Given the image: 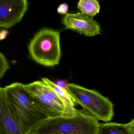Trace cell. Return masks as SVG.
<instances>
[{"label": "cell", "mask_w": 134, "mask_h": 134, "mask_svg": "<svg viewBox=\"0 0 134 134\" xmlns=\"http://www.w3.org/2000/svg\"><path fill=\"white\" fill-rule=\"evenodd\" d=\"M12 113L23 133L30 131L47 117L31 102L24 84L15 82L4 88Z\"/></svg>", "instance_id": "cell-1"}, {"label": "cell", "mask_w": 134, "mask_h": 134, "mask_svg": "<svg viewBox=\"0 0 134 134\" xmlns=\"http://www.w3.org/2000/svg\"><path fill=\"white\" fill-rule=\"evenodd\" d=\"M99 123L86 111L78 110L76 116L47 118L28 134H96Z\"/></svg>", "instance_id": "cell-2"}, {"label": "cell", "mask_w": 134, "mask_h": 134, "mask_svg": "<svg viewBox=\"0 0 134 134\" xmlns=\"http://www.w3.org/2000/svg\"><path fill=\"white\" fill-rule=\"evenodd\" d=\"M66 91L74 103L80 105L98 121L108 122L113 119V104L98 92L73 83H68Z\"/></svg>", "instance_id": "cell-3"}, {"label": "cell", "mask_w": 134, "mask_h": 134, "mask_svg": "<svg viewBox=\"0 0 134 134\" xmlns=\"http://www.w3.org/2000/svg\"><path fill=\"white\" fill-rule=\"evenodd\" d=\"M30 55L43 65L54 66L59 64L61 56L60 32L48 29L38 32L29 46Z\"/></svg>", "instance_id": "cell-4"}, {"label": "cell", "mask_w": 134, "mask_h": 134, "mask_svg": "<svg viewBox=\"0 0 134 134\" xmlns=\"http://www.w3.org/2000/svg\"><path fill=\"white\" fill-rule=\"evenodd\" d=\"M24 88L34 105L47 118L69 117L62 102L42 81L24 84Z\"/></svg>", "instance_id": "cell-5"}, {"label": "cell", "mask_w": 134, "mask_h": 134, "mask_svg": "<svg viewBox=\"0 0 134 134\" xmlns=\"http://www.w3.org/2000/svg\"><path fill=\"white\" fill-rule=\"evenodd\" d=\"M28 8L26 0H0V27L8 29L19 23Z\"/></svg>", "instance_id": "cell-6"}, {"label": "cell", "mask_w": 134, "mask_h": 134, "mask_svg": "<svg viewBox=\"0 0 134 134\" xmlns=\"http://www.w3.org/2000/svg\"><path fill=\"white\" fill-rule=\"evenodd\" d=\"M66 29L76 31L85 36H93L100 34L101 27L92 18L82 13H66L62 19Z\"/></svg>", "instance_id": "cell-7"}, {"label": "cell", "mask_w": 134, "mask_h": 134, "mask_svg": "<svg viewBox=\"0 0 134 134\" xmlns=\"http://www.w3.org/2000/svg\"><path fill=\"white\" fill-rule=\"evenodd\" d=\"M0 134H24L12 113L4 88L0 86Z\"/></svg>", "instance_id": "cell-8"}, {"label": "cell", "mask_w": 134, "mask_h": 134, "mask_svg": "<svg viewBox=\"0 0 134 134\" xmlns=\"http://www.w3.org/2000/svg\"><path fill=\"white\" fill-rule=\"evenodd\" d=\"M41 81L47 85L61 99L69 116L73 117L76 116L78 110L74 108V103L71 99L66 90L57 86L48 78L45 77L42 78Z\"/></svg>", "instance_id": "cell-9"}, {"label": "cell", "mask_w": 134, "mask_h": 134, "mask_svg": "<svg viewBox=\"0 0 134 134\" xmlns=\"http://www.w3.org/2000/svg\"><path fill=\"white\" fill-rule=\"evenodd\" d=\"M96 134H134V119L127 124L99 123Z\"/></svg>", "instance_id": "cell-10"}, {"label": "cell", "mask_w": 134, "mask_h": 134, "mask_svg": "<svg viewBox=\"0 0 134 134\" xmlns=\"http://www.w3.org/2000/svg\"><path fill=\"white\" fill-rule=\"evenodd\" d=\"M77 8L81 13L92 18L99 13L100 7L99 2L96 0H80Z\"/></svg>", "instance_id": "cell-11"}, {"label": "cell", "mask_w": 134, "mask_h": 134, "mask_svg": "<svg viewBox=\"0 0 134 134\" xmlns=\"http://www.w3.org/2000/svg\"><path fill=\"white\" fill-rule=\"evenodd\" d=\"M10 66L6 58L0 52V79L3 77Z\"/></svg>", "instance_id": "cell-12"}, {"label": "cell", "mask_w": 134, "mask_h": 134, "mask_svg": "<svg viewBox=\"0 0 134 134\" xmlns=\"http://www.w3.org/2000/svg\"><path fill=\"white\" fill-rule=\"evenodd\" d=\"M68 9H69L68 5L66 4L63 3L60 4L59 6L57 9V11L60 14H65L67 13Z\"/></svg>", "instance_id": "cell-13"}, {"label": "cell", "mask_w": 134, "mask_h": 134, "mask_svg": "<svg viewBox=\"0 0 134 134\" xmlns=\"http://www.w3.org/2000/svg\"><path fill=\"white\" fill-rule=\"evenodd\" d=\"M67 82H68V80H59L55 81L54 83L58 87L66 90V87L68 84Z\"/></svg>", "instance_id": "cell-14"}, {"label": "cell", "mask_w": 134, "mask_h": 134, "mask_svg": "<svg viewBox=\"0 0 134 134\" xmlns=\"http://www.w3.org/2000/svg\"><path fill=\"white\" fill-rule=\"evenodd\" d=\"M7 31L3 30L0 32V40L4 39L7 36Z\"/></svg>", "instance_id": "cell-15"}]
</instances>
